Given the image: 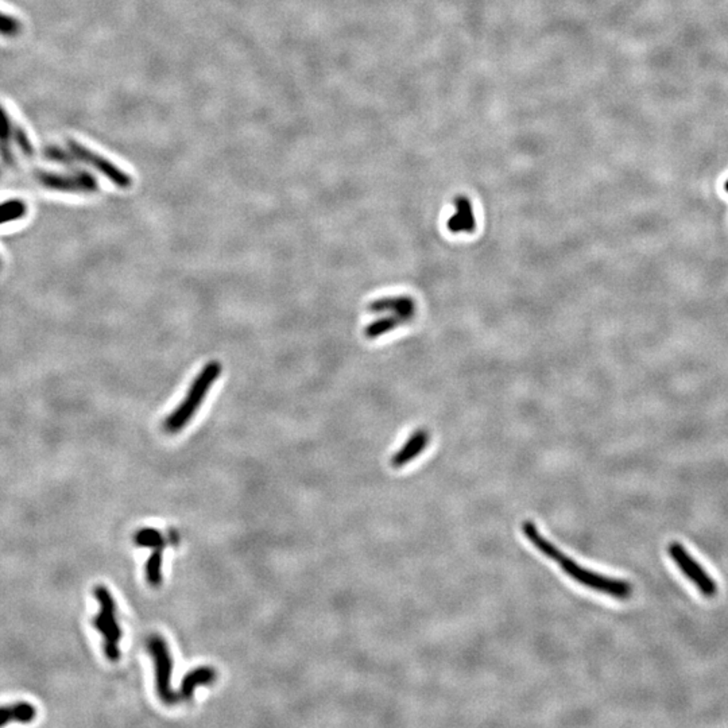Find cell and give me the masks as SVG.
Returning a JSON list of instances; mask_svg holds the SVG:
<instances>
[{
  "label": "cell",
  "mask_w": 728,
  "mask_h": 728,
  "mask_svg": "<svg viewBox=\"0 0 728 728\" xmlns=\"http://www.w3.org/2000/svg\"><path fill=\"white\" fill-rule=\"evenodd\" d=\"M561 570H564L570 577L579 584L588 587L594 591L602 592L604 595L614 596L621 601H626L633 595V585L629 584L625 580H616L610 579L607 576H603L599 573L591 572V570L581 568L579 564H576L573 560L568 559L565 554L559 561Z\"/></svg>",
  "instance_id": "cell-3"
},
{
  "label": "cell",
  "mask_w": 728,
  "mask_h": 728,
  "mask_svg": "<svg viewBox=\"0 0 728 728\" xmlns=\"http://www.w3.org/2000/svg\"><path fill=\"white\" fill-rule=\"evenodd\" d=\"M408 322L404 317L397 316V315H388L386 317H380L378 320L373 321L371 324H368L364 329V336L370 340H374V339H378L383 335H387L388 332L394 331L395 328H398L399 325Z\"/></svg>",
  "instance_id": "cell-14"
},
{
  "label": "cell",
  "mask_w": 728,
  "mask_h": 728,
  "mask_svg": "<svg viewBox=\"0 0 728 728\" xmlns=\"http://www.w3.org/2000/svg\"><path fill=\"white\" fill-rule=\"evenodd\" d=\"M37 716V708L26 701H19L10 705H0V726L10 722L30 723Z\"/></svg>",
  "instance_id": "cell-13"
},
{
  "label": "cell",
  "mask_w": 728,
  "mask_h": 728,
  "mask_svg": "<svg viewBox=\"0 0 728 728\" xmlns=\"http://www.w3.org/2000/svg\"><path fill=\"white\" fill-rule=\"evenodd\" d=\"M669 556L673 561L678 565L681 572L695 584L698 591L707 596L714 598L718 592L716 583L711 579V576L701 568V565L697 563L695 559L688 553V550L680 543V542H670L667 546Z\"/></svg>",
  "instance_id": "cell-5"
},
{
  "label": "cell",
  "mask_w": 728,
  "mask_h": 728,
  "mask_svg": "<svg viewBox=\"0 0 728 728\" xmlns=\"http://www.w3.org/2000/svg\"><path fill=\"white\" fill-rule=\"evenodd\" d=\"M94 594L100 604V611L92 623L96 630L104 636V653L107 658L118 661L121 657L119 642L122 639V630L116 622V603L104 585H96Z\"/></svg>",
  "instance_id": "cell-2"
},
{
  "label": "cell",
  "mask_w": 728,
  "mask_h": 728,
  "mask_svg": "<svg viewBox=\"0 0 728 728\" xmlns=\"http://www.w3.org/2000/svg\"><path fill=\"white\" fill-rule=\"evenodd\" d=\"M162 550L163 548L153 549L152 556L146 561V580L153 587H158L162 583Z\"/></svg>",
  "instance_id": "cell-16"
},
{
  "label": "cell",
  "mask_w": 728,
  "mask_h": 728,
  "mask_svg": "<svg viewBox=\"0 0 728 728\" xmlns=\"http://www.w3.org/2000/svg\"><path fill=\"white\" fill-rule=\"evenodd\" d=\"M149 650L154 660L156 688L159 698L167 705L177 703L178 695L171 688L173 660L166 641L159 635H152L149 638Z\"/></svg>",
  "instance_id": "cell-4"
},
{
  "label": "cell",
  "mask_w": 728,
  "mask_h": 728,
  "mask_svg": "<svg viewBox=\"0 0 728 728\" xmlns=\"http://www.w3.org/2000/svg\"><path fill=\"white\" fill-rule=\"evenodd\" d=\"M522 532H523L525 537L529 539V541L533 543V546H534L539 552H541L545 557H548V559H550V560H553V561H556V563H559V561L563 559L564 553H563L560 549H557L550 541H548V539H545V537L539 533L537 526H536L533 522H530V521L523 522V523H522Z\"/></svg>",
  "instance_id": "cell-12"
},
{
  "label": "cell",
  "mask_w": 728,
  "mask_h": 728,
  "mask_svg": "<svg viewBox=\"0 0 728 728\" xmlns=\"http://www.w3.org/2000/svg\"><path fill=\"white\" fill-rule=\"evenodd\" d=\"M725 190H726V191H727L728 193V180L727 181H726V183H725Z\"/></svg>",
  "instance_id": "cell-22"
},
{
  "label": "cell",
  "mask_w": 728,
  "mask_h": 728,
  "mask_svg": "<svg viewBox=\"0 0 728 728\" xmlns=\"http://www.w3.org/2000/svg\"><path fill=\"white\" fill-rule=\"evenodd\" d=\"M216 680V670L211 666H200L185 674L180 687V696L190 700L197 687L209 685Z\"/></svg>",
  "instance_id": "cell-11"
},
{
  "label": "cell",
  "mask_w": 728,
  "mask_h": 728,
  "mask_svg": "<svg viewBox=\"0 0 728 728\" xmlns=\"http://www.w3.org/2000/svg\"><path fill=\"white\" fill-rule=\"evenodd\" d=\"M26 207L22 201H10L0 205V222L18 219L25 215Z\"/></svg>",
  "instance_id": "cell-20"
},
{
  "label": "cell",
  "mask_w": 728,
  "mask_h": 728,
  "mask_svg": "<svg viewBox=\"0 0 728 728\" xmlns=\"http://www.w3.org/2000/svg\"><path fill=\"white\" fill-rule=\"evenodd\" d=\"M45 157L50 160H54V162H60L63 165H70L73 162L74 157L66 152H63V149L60 147H56V146H49L45 149Z\"/></svg>",
  "instance_id": "cell-21"
},
{
  "label": "cell",
  "mask_w": 728,
  "mask_h": 728,
  "mask_svg": "<svg viewBox=\"0 0 728 728\" xmlns=\"http://www.w3.org/2000/svg\"><path fill=\"white\" fill-rule=\"evenodd\" d=\"M67 149H69V153L74 157V159H79V160L90 165V166H92L98 173L104 174L116 187H119L122 189H127V188H129L132 185V178L127 174L126 171L121 170L116 165H114L108 159L101 157L100 154H97L95 152L87 149L81 143H79L76 141H67Z\"/></svg>",
  "instance_id": "cell-7"
},
{
  "label": "cell",
  "mask_w": 728,
  "mask_h": 728,
  "mask_svg": "<svg viewBox=\"0 0 728 728\" xmlns=\"http://www.w3.org/2000/svg\"><path fill=\"white\" fill-rule=\"evenodd\" d=\"M37 181L50 190L65 193H95L98 189L95 177L87 171H77L74 174H59L52 171H37Z\"/></svg>",
  "instance_id": "cell-6"
},
{
  "label": "cell",
  "mask_w": 728,
  "mask_h": 728,
  "mask_svg": "<svg viewBox=\"0 0 728 728\" xmlns=\"http://www.w3.org/2000/svg\"><path fill=\"white\" fill-rule=\"evenodd\" d=\"M12 138L19 149V152L28 157V158H32L34 156V146H32V141L28 135V132L23 129V127L19 126L18 123H14L12 125Z\"/></svg>",
  "instance_id": "cell-18"
},
{
  "label": "cell",
  "mask_w": 728,
  "mask_h": 728,
  "mask_svg": "<svg viewBox=\"0 0 728 728\" xmlns=\"http://www.w3.org/2000/svg\"><path fill=\"white\" fill-rule=\"evenodd\" d=\"M12 122L7 111L0 105V157L4 163L11 165L14 162L11 139H12Z\"/></svg>",
  "instance_id": "cell-15"
},
{
  "label": "cell",
  "mask_w": 728,
  "mask_h": 728,
  "mask_svg": "<svg viewBox=\"0 0 728 728\" xmlns=\"http://www.w3.org/2000/svg\"><path fill=\"white\" fill-rule=\"evenodd\" d=\"M222 371V366L218 360H212L204 366L200 374L193 380L185 398L163 421V429L167 433H178L187 426V424L200 409L208 391L220 377Z\"/></svg>",
  "instance_id": "cell-1"
},
{
  "label": "cell",
  "mask_w": 728,
  "mask_h": 728,
  "mask_svg": "<svg viewBox=\"0 0 728 728\" xmlns=\"http://www.w3.org/2000/svg\"><path fill=\"white\" fill-rule=\"evenodd\" d=\"M448 229L452 233H472L476 229L472 202L467 196L455 197V214L448 220Z\"/></svg>",
  "instance_id": "cell-9"
},
{
  "label": "cell",
  "mask_w": 728,
  "mask_h": 728,
  "mask_svg": "<svg viewBox=\"0 0 728 728\" xmlns=\"http://www.w3.org/2000/svg\"><path fill=\"white\" fill-rule=\"evenodd\" d=\"M134 542L139 548L156 549V548H163L165 546V539H163L162 533L157 529H153V528H145V529L138 530L135 533V536H134Z\"/></svg>",
  "instance_id": "cell-17"
},
{
  "label": "cell",
  "mask_w": 728,
  "mask_h": 728,
  "mask_svg": "<svg viewBox=\"0 0 728 728\" xmlns=\"http://www.w3.org/2000/svg\"><path fill=\"white\" fill-rule=\"evenodd\" d=\"M430 441V433L425 429H418L409 437V440L402 445V448L393 455L391 457V467L401 468L406 464H409L415 457H418L428 444Z\"/></svg>",
  "instance_id": "cell-10"
},
{
  "label": "cell",
  "mask_w": 728,
  "mask_h": 728,
  "mask_svg": "<svg viewBox=\"0 0 728 728\" xmlns=\"http://www.w3.org/2000/svg\"><path fill=\"white\" fill-rule=\"evenodd\" d=\"M22 32V23L18 18L0 11V35L14 38Z\"/></svg>",
  "instance_id": "cell-19"
},
{
  "label": "cell",
  "mask_w": 728,
  "mask_h": 728,
  "mask_svg": "<svg viewBox=\"0 0 728 728\" xmlns=\"http://www.w3.org/2000/svg\"><path fill=\"white\" fill-rule=\"evenodd\" d=\"M368 311L373 313L397 315L410 321L415 312V302L410 295L382 297L368 305Z\"/></svg>",
  "instance_id": "cell-8"
}]
</instances>
